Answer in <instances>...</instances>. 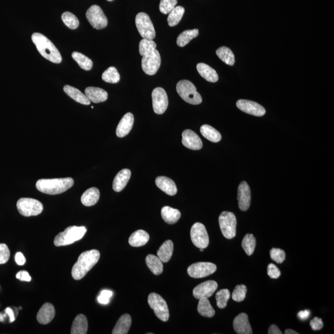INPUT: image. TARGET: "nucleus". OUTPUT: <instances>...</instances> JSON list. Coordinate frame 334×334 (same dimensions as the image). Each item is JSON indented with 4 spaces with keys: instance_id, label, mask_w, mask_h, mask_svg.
Segmentation results:
<instances>
[{
    "instance_id": "nucleus-52",
    "label": "nucleus",
    "mask_w": 334,
    "mask_h": 334,
    "mask_svg": "<svg viewBox=\"0 0 334 334\" xmlns=\"http://www.w3.org/2000/svg\"><path fill=\"white\" fill-rule=\"evenodd\" d=\"M16 278L21 281L30 282L31 280V277L28 272L25 271H19L16 274Z\"/></svg>"
},
{
    "instance_id": "nucleus-23",
    "label": "nucleus",
    "mask_w": 334,
    "mask_h": 334,
    "mask_svg": "<svg viewBox=\"0 0 334 334\" xmlns=\"http://www.w3.org/2000/svg\"><path fill=\"white\" fill-rule=\"evenodd\" d=\"M85 94L91 102L98 104L106 101L108 99V93L101 88L89 87L85 90Z\"/></svg>"
},
{
    "instance_id": "nucleus-37",
    "label": "nucleus",
    "mask_w": 334,
    "mask_h": 334,
    "mask_svg": "<svg viewBox=\"0 0 334 334\" xmlns=\"http://www.w3.org/2000/svg\"><path fill=\"white\" fill-rule=\"evenodd\" d=\"M216 54L222 61L228 65L233 66L235 64V55L230 48L222 46L216 51Z\"/></svg>"
},
{
    "instance_id": "nucleus-25",
    "label": "nucleus",
    "mask_w": 334,
    "mask_h": 334,
    "mask_svg": "<svg viewBox=\"0 0 334 334\" xmlns=\"http://www.w3.org/2000/svg\"><path fill=\"white\" fill-rule=\"evenodd\" d=\"M63 90L64 92H65L69 97L75 100V101L78 102V103L86 105V106H88V105L91 104V101L88 99V98L87 97L86 94L81 92L79 89L75 88L74 87L66 85L64 86Z\"/></svg>"
},
{
    "instance_id": "nucleus-58",
    "label": "nucleus",
    "mask_w": 334,
    "mask_h": 334,
    "mask_svg": "<svg viewBox=\"0 0 334 334\" xmlns=\"http://www.w3.org/2000/svg\"><path fill=\"white\" fill-rule=\"evenodd\" d=\"M285 334H298L297 332H296L293 330H291V329H287V330L285 332Z\"/></svg>"
},
{
    "instance_id": "nucleus-56",
    "label": "nucleus",
    "mask_w": 334,
    "mask_h": 334,
    "mask_svg": "<svg viewBox=\"0 0 334 334\" xmlns=\"http://www.w3.org/2000/svg\"><path fill=\"white\" fill-rule=\"evenodd\" d=\"M5 313L7 314L9 317H10V322H13L15 321V316L14 312L12 310V309L10 308H7L5 309Z\"/></svg>"
},
{
    "instance_id": "nucleus-22",
    "label": "nucleus",
    "mask_w": 334,
    "mask_h": 334,
    "mask_svg": "<svg viewBox=\"0 0 334 334\" xmlns=\"http://www.w3.org/2000/svg\"><path fill=\"white\" fill-rule=\"evenodd\" d=\"M158 188L169 196H174L177 193V187L172 180L166 177H158L155 179Z\"/></svg>"
},
{
    "instance_id": "nucleus-9",
    "label": "nucleus",
    "mask_w": 334,
    "mask_h": 334,
    "mask_svg": "<svg viewBox=\"0 0 334 334\" xmlns=\"http://www.w3.org/2000/svg\"><path fill=\"white\" fill-rule=\"evenodd\" d=\"M136 25L143 39L153 40L155 37V30L152 22L146 13H139L137 15Z\"/></svg>"
},
{
    "instance_id": "nucleus-26",
    "label": "nucleus",
    "mask_w": 334,
    "mask_h": 334,
    "mask_svg": "<svg viewBox=\"0 0 334 334\" xmlns=\"http://www.w3.org/2000/svg\"><path fill=\"white\" fill-rule=\"evenodd\" d=\"M100 191L97 188H91L86 190L81 197V202L84 206L90 207L94 206L99 201Z\"/></svg>"
},
{
    "instance_id": "nucleus-57",
    "label": "nucleus",
    "mask_w": 334,
    "mask_h": 334,
    "mask_svg": "<svg viewBox=\"0 0 334 334\" xmlns=\"http://www.w3.org/2000/svg\"><path fill=\"white\" fill-rule=\"evenodd\" d=\"M8 315L5 313V314L3 313H0V322H3L4 319H5V318H6V316H7Z\"/></svg>"
},
{
    "instance_id": "nucleus-3",
    "label": "nucleus",
    "mask_w": 334,
    "mask_h": 334,
    "mask_svg": "<svg viewBox=\"0 0 334 334\" xmlns=\"http://www.w3.org/2000/svg\"><path fill=\"white\" fill-rule=\"evenodd\" d=\"M74 184L72 178L41 179L36 182V188L46 195H56L65 192Z\"/></svg>"
},
{
    "instance_id": "nucleus-13",
    "label": "nucleus",
    "mask_w": 334,
    "mask_h": 334,
    "mask_svg": "<svg viewBox=\"0 0 334 334\" xmlns=\"http://www.w3.org/2000/svg\"><path fill=\"white\" fill-rule=\"evenodd\" d=\"M217 270V266L212 262H200L193 264L188 268V275L195 278L208 277Z\"/></svg>"
},
{
    "instance_id": "nucleus-33",
    "label": "nucleus",
    "mask_w": 334,
    "mask_h": 334,
    "mask_svg": "<svg viewBox=\"0 0 334 334\" xmlns=\"http://www.w3.org/2000/svg\"><path fill=\"white\" fill-rule=\"evenodd\" d=\"M173 252V243L171 240H167L157 251V256L162 262H168L170 260Z\"/></svg>"
},
{
    "instance_id": "nucleus-18",
    "label": "nucleus",
    "mask_w": 334,
    "mask_h": 334,
    "mask_svg": "<svg viewBox=\"0 0 334 334\" xmlns=\"http://www.w3.org/2000/svg\"><path fill=\"white\" fill-rule=\"evenodd\" d=\"M182 143L186 148L195 151L200 150L203 146L199 136L190 130H186L182 132Z\"/></svg>"
},
{
    "instance_id": "nucleus-20",
    "label": "nucleus",
    "mask_w": 334,
    "mask_h": 334,
    "mask_svg": "<svg viewBox=\"0 0 334 334\" xmlns=\"http://www.w3.org/2000/svg\"><path fill=\"white\" fill-rule=\"evenodd\" d=\"M233 328L238 334H252L253 331L249 324L248 316L246 313L238 315L233 320Z\"/></svg>"
},
{
    "instance_id": "nucleus-36",
    "label": "nucleus",
    "mask_w": 334,
    "mask_h": 334,
    "mask_svg": "<svg viewBox=\"0 0 334 334\" xmlns=\"http://www.w3.org/2000/svg\"><path fill=\"white\" fill-rule=\"evenodd\" d=\"M199 35V30L197 29L193 30H184L180 33L177 40V44L180 47H183L192 41L193 39L197 37Z\"/></svg>"
},
{
    "instance_id": "nucleus-15",
    "label": "nucleus",
    "mask_w": 334,
    "mask_h": 334,
    "mask_svg": "<svg viewBox=\"0 0 334 334\" xmlns=\"http://www.w3.org/2000/svg\"><path fill=\"white\" fill-rule=\"evenodd\" d=\"M237 106L240 110L248 114L262 117L266 114V109L260 104L248 100H239L237 102Z\"/></svg>"
},
{
    "instance_id": "nucleus-6",
    "label": "nucleus",
    "mask_w": 334,
    "mask_h": 334,
    "mask_svg": "<svg viewBox=\"0 0 334 334\" xmlns=\"http://www.w3.org/2000/svg\"><path fill=\"white\" fill-rule=\"evenodd\" d=\"M219 226L222 235L227 239L235 238L237 233V218L230 212H223L219 218Z\"/></svg>"
},
{
    "instance_id": "nucleus-14",
    "label": "nucleus",
    "mask_w": 334,
    "mask_h": 334,
    "mask_svg": "<svg viewBox=\"0 0 334 334\" xmlns=\"http://www.w3.org/2000/svg\"><path fill=\"white\" fill-rule=\"evenodd\" d=\"M152 98L154 112L158 115L163 114L168 106V99L166 91L162 88L153 89Z\"/></svg>"
},
{
    "instance_id": "nucleus-47",
    "label": "nucleus",
    "mask_w": 334,
    "mask_h": 334,
    "mask_svg": "<svg viewBox=\"0 0 334 334\" xmlns=\"http://www.w3.org/2000/svg\"><path fill=\"white\" fill-rule=\"evenodd\" d=\"M271 259L278 264H281L286 259V255L281 249L273 248L270 251Z\"/></svg>"
},
{
    "instance_id": "nucleus-8",
    "label": "nucleus",
    "mask_w": 334,
    "mask_h": 334,
    "mask_svg": "<svg viewBox=\"0 0 334 334\" xmlns=\"http://www.w3.org/2000/svg\"><path fill=\"white\" fill-rule=\"evenodd\" d=\"M148 304L160 320L168 321L170 317L168 305L161 296L156 293H151L148 297Z\"/></svg>"
},
{
    "instance_id": "nucleus-16",
    "label": "nucleus",
    "mask_w": 334,
    "mask_h": 334,
    "mask_svg": "<svg viewBox=\"0 0 334 334\" xmlns=\"http://www.w3.org/2000/svg\"><path fill=\"white\" fill-rule=\"evenodd\" d=\"M217 288V282L213 280H208L198 285L194 288L193 296L197 300L201 299V298H209L213 295Z\"/></svg>"
},
{
    "instance_id": "nucleus-2",
    "label": "nucleus",
    "mask_w": 334,
    "mask_h": 334,
    "mask_svg": "<svg viewBox=\"0 0 334 334\" xmlns=\"http://www.w3.org/2000/svg\"><path fill=\"white\" fill-rule=\"evenodd\" d=\"M32 41L36 46L37 50L45 59L52 63H61L62 57L59 50L47 37L42 33L36 32L33 33Z\"/></svg>"
},
{
    "instance_id": "nucleus-46",
    "label": "nucleus",
    "mask_w": 334,
    "mask_h": 334,
    "mask_svg": "<svg viewBox=\"0 0 334 334\" xmlns=\"http://www.w3.org/2000/svg\"><path fill=\"white\" fill-rule=\"evenodd\" d=\"M247 288L244 285H239L235 287L232 294V299L237 302H242L246 298Z\"/></svg>"
},
{
    "instance_id": "nucleus-4",
    "label": "nucleus",
    "mask_w": 334,
    "mask_h": 334,
    "mask_svg": "<svg viewBox=\"0 0 334 334\" xmlns=\"http://www.w3.org/2000/svg\"><path fill=\"white\" fill-rule=\"evenodd\" d=\"M87 231L86 227L71 226L66 228L63 232L56 236L55 246L57 247L68 246L79 241L83 238Z\"/></svg>"
},
{
    "instance_id": "nucleus-31",
    "label": "nucleus",
    "mask_w": 334,
    "mask_h": 334,
    "mask_svg": "<svg viewBox=\"0 0 334 334\" xmlns=\"http://www.w3.org/2000/svg\"><path fill=\"white\" fill-rule=\"evenodd\" d=\"M146 263L151 271L156 275L161 274L163 273V262L158 257L153 255H149L146 258Z\"/></svg>"
},
{
    "instance_id": "nucleus-1",
    "label": "nucleus",
    "mask_w": 334,
    "mask_h": 334,
    "mask_svg": "<svg viewBox=\"0 0 334 334\" xmlns=\"http://www.w3.org/2000/svg\"><path fill=\"white\" fill-rule=\"evenodd\" d=\"M100 257V252L97 249L82 253L73 267L71 271L73 278L75 280H79L85 277L99 261Z\"/></svg>"
},
{
    "instance_id": "nucleus-50",
    "label": "nucleus",
    "mask_w": 334,
    "mask_h": 334,
    "mask_svg": "<svg viewBox=\"0 0 334 334\" xmlns=\"http://www.w3.org/2000/svg\"><path fill=\"white\" fill-rule=\"evenodd\" d=\"M267 274L271 278H279L280 275H281V273L279 269L278 268L275 264H269L268 266H267Z\"/></svg>"
},
{
    "instance_id": "nucleus-42",
    "label": "nucleus",
    "mask_w": 334,
    "mask_h": 334,
    "mask_svg": "<svg viewBox=\"0 0 334 334\" xmlns=\"http://www.w3.org/2000/svg\"><path fill=\"white\" fill-rule=\"evenodd\" d=\"M139 46L140 55L143 57L155 50L157 47V45L155 42L153 41V40L143 39L140 42Z\"/></svg>"
},
{
    "instance_id": "nucleus-24",
    "label": "nucleus",
    "mask_w": 334,
    "mask_h": 334,
    "mask_svg": "<svg viewBox=\"0 0 334 334\" xmlns=\"http://www.w3.org/2000/svg\"><path fill=\"white\" fill-rule=\"evenodd\" d=\"M131 175V172L129 169H122L116 175L113 182V189L116 192H120L125 188L128 184Z\"/></svg>"
},
{
    "instance_id": "nucleus-10",
    "label": "nucleus",
    "mask_w": 334,
    "mask_h": 334,
    "mask_svg": "<svg viewBox=\"0 0 334 334\" xmlns=\"http://www.w3.org/2000/svg\"><path fill=\"white\" fill-rule=\"evenodd\" d=\"M86 17L91 25L97 30H102L107 26L108 19L99 6H91L87 11Z\"/></svg>"
},
{
    "instance_id": "nucleus-12",
    "label": "nucleus",
    "mask_w": 334,
    "mask_h": 334,
    "mask_svg": "<svg viewBox=\"0 0 334 334\" xmlns=\"http://www.w3.org/2000/svg\"><path fill=\"white\" fill-rule=\"evenodd\" d=\"M141 64L142 70L146 75H155L161 64V57L159 51L155 49L153 52L143 56Z\"/></svg>"
},
{
    "instance_id": "nucleus-38",
    "label": "nucleus",
    "mask_w": 334,
    "mask_h": 334,
    "mask_svg": "<svg viewBox=\"0 0 334 334\" xmlns=\"http://www.w3.org/2000/svg\"><path fill=\"white\" fill-rule=\"evenodd\" d=\"M184 8L182 6H178L175 7L168 14L167 21L169 26L174 27L179 24L184 13Z\"/></svg>"
},
{
    "instance_id": "nucleus-48",
    "label": "nucleus",
    "mask_w": 334,
    "mask_h": 334,
    "mask_svg": "<svg viewBox=\"0 0 334 334\" xmlns=\"http://www.w3.org/2000/svg\"><path fill=\"white\" fill-rule=\"evenodd\" d=\"M10 258V251L7 245L0 243V264L6 263Z\"/></svg>"
},
{
    "instance_id": "nucleus-55",
    "label": "nucleus",
    "mask_w": 334,
    "mask_h": 334,
    "mask_svg": "<svg viewBox=\"0 0 334 334\" xmlns=\"http://www.w3.org/2000/svg\"><path fill=\"white\" fill-rule=\"evenodd\" d=\"M269 334H282V333L281 331L278 329V327L275 325H271L270 327H269L268 331Z\"/></svg>"
},
{
    "instance_id": "nucleus-54",
    "label": "nucleus",
    "mask_w": 334,
    "mask_h": 334,
    "mask_svg": "<svg viewBox=\"0 0 334 334\" xmlns=\"http://www.w3.org/2000/svg\"><path fill=\"white\" fill-rule=\"evenodd\" d=\"M311 313L309 310L301 311L298 314V317L301 320H305L308 319Z\"/></svg>"
},
{
    "instance_id": "nucleus-28",
    "label": "nucleus",
    "mask_w": 334,
    "mask_h": 334,
    "mask_svg": "<svg viewBox=\"0 0 334 334\" xmlns=\"http://www.w3.org/2000/svg\"><path fill=\"white\" fill-rule=\"evenodd\" d=\"M132 319L128 314L122 315L118 320L114 328L113 329V334H126L130 330Z\"/></svg>"
},
{
    "instance_id": "nucleus-43",
    "label": "nucleus",
    "mask_w": 334,
    "mask_h": 334,
    "mask_svg": "<svg viewBox=\"0 0 334 334\" xmlns=\"http://www.w3.org/2000/svg\"><path fill=\"white\" fill-rule=\"evenodd\" d=\"M230 298V292L228 289H220L215 295L217 305L220 309L226 308L227 303Z\"/></svg>"
},
{
    "instance_id": "nucleus-45",
    "label": "nucleus",
    "mask_w": 334,
    "mask_h": 334,
    "mask_svg": "<svg viewBox=\"0 0 334 334\" xmlns=\"http://www.w3.org/2000/svg\"><path fill=\"white\" fill-rule=\"evenodd\" d=\"M177 3V0H161L159 5L160 12L164 15L169 14Z\"/></svg>"
},
{
    "instance_id": "nucleus-44",
    "label": "nucleus",
    "mask_w": 334,
    "mask_h": 334,
    "mask_svg": "<svg viewBox=\"0 0 334 334\" xmlns=\"http://www.w3.org/2000/svg\"><path fill=\"white\" fill-rule=\"evenodd\" d=\"M61 18L64 24L71 30H76L79 25L77 17L70 12H64L61 15Z\"/></svg>"
},
{
    "instance_id": "nucleus-27",
    "label": "nucleus",
    "mask_w": 334,
    "mask_h": 334,
    "mask_svg": "<svg viewBox=\"0 0 334 334\" xmlns=\"http://www.w3.org/2000/svg\"><path fill=\"white\" fill-rule=\"evenodd\" d=\"M197 70L199 75L208 82H216L219 80V76L214 69L208 64L202 63L197 64Z\"/></svg>"
},
{
    "instance_id": "nucleus-29",
    "label": "nucleus",
    "mask_w": 334,
    "mask_h": 334,
    "mask_svg": "<svg viewBox=\"0 0 334 334\" xmlns=\"http://www.w3.org/2000/svg\"><path fill=\"white\" fill-rule=\"evenodd\" d=\"M149 238V235L146 231L139 230L136 231L135 232L131 234L129 238V243L133 247H140L144 246L148 243Z\"/></svg>"
},
{
    "instance_id": "nucleus-59",
    "label": "nucleus",
    "mask_w": 334,
    "mask_h": 334,
    "mask_svg": "<svg viewBox=\"0 0 334 334\" xmlns=\"http://www.w3.org/2000/svg\"><path fill=\"white\" fill-rule=\"evenodd\" d=\"M199 250L200 252H202V251H204V249L203 248H199Z\"/></svg>"
},
{
    "instance_id": "nucleus-32",
    "label": "nucleus",
    "mask_w": 334,
    "mask_h": 334,
    "mask_svg": "<svg viewBox=\"0 0 334 334\" xmlns=\"http://www.w3.org/2000/svg\"><path fill=\"white\" fill-rule=\"evenodd\" d=\"M161 215L162 219L168 224H174L181 217V213L178 209L165 206L162 209Z\"/></svg>"
},
{
    "instance_id": "nucleus-7",
    "label": "nucleus",
    "mask_w": 334,
    "mask_h": 334,
    "mask_svg": "<svg viewBox=\"0 0 334 334\" xmlns=\"http://www.w3.org/2000/svg\"><path fill=\"white\" fill-rule=\"evenodd\" d=\"M16 206L19 213L24 217L39 215L44 210L43 204L32 198H21Z\"/></svg>"
},
{
    "instance_id": "nucleus-17",
    "label": "nucleus",
    "mask_w": 334,
    "mask_h": 334,
    "mask_svg": "<svg viewBox=\"0 0 334 334\" xmlns=\"http://www.w3.org/2000/svg\"><path fill=\"white\" fill-rule=\"evenodd\" d=\"M251 189L246 182H242L238 186V206L242 211H248L250 207L251 196Z\"/></svg>"
},
{
    "instance_id": "nucleus-30",
    "label": "nucleus",
    "mask_w": 334,
    "mask_h": 334,
    "mask_svg": "<svg viewBox=\"0 0 334 334\" xmlns=\"http://www.w3.org/2000/svg\"><path fill=\"white\" fill-rule=\"evenodd\" d=\"M88 330V322L85 315H79L76 317L71 327L72 334H86Z\"/></svg>"
},
{
    "instance_id": "nucleus-21",
    "label": "nucleus",
    "mask_w": 334,
    "mask_h": 334,
    "mask_svg": "<svg viewBox=\"0 0 334 334\" xmlns=\"http://www.w3.org/2000/svg\"><path fill=\"white\" fill-rule=\"evenodd\" d=\"M55 316V309L53 305L46 303L40 309L37 315V319L40 324L46 325L53 319Z\"/></svg>"
},
{
    "instance_id": "nucleus-19",
    "label": "nucleus",
    "mask_w": 334,
    "mask_h": 334,
    "mask_svg": "<svg viewBox=\"0 0 334 334\" xmlns=\"http://www.w3.org/2000/svg\"><path fill=\"white\" fill-rule=\"evenodd\" d=\"M135 118L131 113H127L122 117L116 130V135L119 137H123L128 135L132 130Z\"/></svg>"
},
{
    "instance_id": "nucleus-51",
    "label": "nucleus",
    "mask_w": 334,
    "mask_h": 334,
    "mask_svg": "<svg viewBox=\"0 0 334 334\" xmlns=\"http://www.w3.org/2000/svg\"><path fill=\"white\" fill-rule=\"evenodd\" d=\"M310 326L313 331H319L322 329L324 324L320 318L316 317L311 320Z\"/></svg>"
},
{
    "instance_id": "nucleus-39",
    "label": "nucleus",
    "mask_w": 334,
    "mask_h": 334,
    "mask_svg": "<svg viewBox=\"0 0 334 334\" xmlns=\"http://www.w3.org/2000/svg\"><path fill=\"white\" fill-rule=\"evenodd\" d=\"M73 59L77 62L82 69L86 71H89L92 69L93 62L89 58L81 53L75 52L72 53Z\"/></svg>"
},
{
    "instance_id": "nucleus-53",
    "label": "nucleus",
    "mask_w": 334,
    "mask_h": 334,
    "mask_svg": "<svg viewBox=\"0 0 334 334\" xmlns=\"http://www.w3.org/2000/svg\"><path fill=\"white\" fill-rule=\"evenodd\" d=\"M15 260L17 265L19 266H23L25 264L26 262V258L24 257L23 254L22 253H17L15 256Z\"/></svg>"
},
{
    "instance_id": "nucleus-35",
    "label": "nucleus",
    "mask_w": 334,
    "mask_h": 334,
    "mask_svg": "<svg viewBox=\"0 0 334 334\" xmlns=\"http://www.w3.org/2000/svg\"><path fill=\"white\" fill-rule=\"evenodd\" d=\"M197 311L200 315L206 318H213L215 315V310L211 306L208 298H201L199 300Z\"/></svg>"
},
{
    "instance_id": "nucleus-60",
    "label": "nucleus",
    "mask_w": 334,
    "mask_h": 334,
    "mask_svg": "<svg viewBox=\"0 0 334 334\" xmlns=\"http://www.w3.org/2000/svg\"><path fill=\"white\" fill-rule=\"evenodd\" d=\"M107 1H113V0H107Z\"/></svg>"
},
{
    "instance_id": "nucleus-11",
    "label": "nucleus",
    "mask_w": 334,
    "mask_h": 334,
    "mask_svg": "<svg viewBox=\"0 0 334 334\" xmlns=\"http://www.w3.org/2000/svg\"><path fill=\"white\" fill-rule=\"evenodd\" d=\"M191 239L197 248H206L209 244V238L206 227L201 223L197 222L191 229Z\"/></svg>"
},
{
    "instance_id": "nucleus-41",
    "label": "nucleus",
    "mask_w": 334,
    "mask_h": 334,
    "mask_svg": "<svg viewBox=\"0 0 334 334\" xmlns=\"http://www.w3.org/2000/svg\"><path fill=\"white\" fill-rule=\"evenodd\" d=\"M102 78L103 81L108 83L116 84L120 81V76L117 69L115 67L111 66L104 71Z\"/></svg>"
},
{
    "instance_id": "nucleus-5",
    "label": "nucleus",
    "mask_w": 334,
    "mask_h": 334,
    "mask_svg": "<svg viewBox=\"0 0 334 334\" xmlns=\"http://www.w3.org/2000/svg\"><path fill=\"white\" fill-rule=\"evenodd\" d=\"M177 91L182 99L187 103L199 105L202 103L201 95L198 93L197 88L192 82L188 80H182L178 82Z\"/></svg>"
},
{
    "instance_id": "nucleus-34",
    "label": "nucleus",
    "mask_w": 334,
    "mask_h": 334,
    "mask_svg": "<svg viewBox=\"0 0 334 334\" xmlns=\"http://www.w3.org/2000/svg\"><path fill=\"white\" fill-rule=\"evenodd\" d=\"M200 131L202 135L211 142H218L222 139V136L219 131L208 124H204L200 127Z\"/></svg>"
},
{
    "instance_id": "nucleus-40",
    "label": "nucleus",
    "mask_w": 334,
    "mask_h": 334,
    "mask_svg": "<svg viewBox=\"0 0 334 334\" xmlns=\"http://www.w3.org/2000/svg\"><path fill=\"white\" fill-rule=\"evenodd\" d=\"M242 245L247 255H252L256 248V238L253 234H246L243 240Z\"/></svg>"
},
{
    "instance_id": "nucleus-49",
    "label": "nucleus",
    "mask_w": 334,
    "mask_h": 334,
    "mask_svg": "<svg viewBox=\"0 0 334 334\" xmlns=\"http://www.w3.org/2000/svg\"><path fill=\"white\" fill-rule=\"evenodd\" d=\"M112 291L105 289V290L102 291L101 293H100L99 297H98V302L101 304H108L109 302H110V298L112 297Z\"/></svg>"
}]
</instances>
